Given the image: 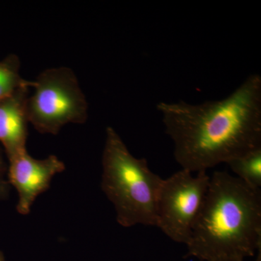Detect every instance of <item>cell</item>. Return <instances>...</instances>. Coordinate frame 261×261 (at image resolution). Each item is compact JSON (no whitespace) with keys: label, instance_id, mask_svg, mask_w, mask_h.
I'll return each mask as SVG.
<instances>
[{"label":"cell","instance_id":"1","mask_svg":"<svg viewBox=\"0 0 261 261\" xmlns=\"http://www.w3.org/2000/svg\"><path fill=\"white\" fill-rule=\"evenodd\" d=\"M173 155L183 169L206 171L261 147V76L249 75L229 95L190 104L156 106Z\"/></svg>","mask_w":261,"mask_h":261},{"label":"cell","instance_id":"2","mask_svg":"<svg viewBox=\"0 0 261 261\" xmlns=\"http://www.w3.org/2000/svg\"><path fill=\"white\" fill-rule=\"evenodd\" d=\"M186 246L185 258L253 256L261 248V190L250 188L226 171L213 173Z\"/></svg>","mask_w":261,"mask_h":261},{"label":"cell","instance_id":"3","mask_svg":"<svg viewBox=\"0 0 261 261\" xmlns=\"http://www.w3.org/2000/svg\"><path fill=\"white\" fill-rule=\"evenodd\" d=\"M101 189L114 206L116 221L124 228L156 226L163 178L145 159L133 155L113 127L106 128Z\"/></svg>","mask_w":261,"mask_h":261},{"label":"cell","instance_id":"4","mask_svg":"<svg viewBox=\"0 0 261 261\" xmlns=\"http://www.w3.org/2000/svg\"><path fill=\"white\" fill-rule=\"evenodd\" d=\"M27 99L29 123L41 134L56 135L68 123L84 124L89 105L74 72L68 67L43 70Z\"/></svg>","mask_w":261,"mask_h":261},{"label":"cell","instance_id":"5","mask_svg":"<svg viewBox=\"0 0 261 261\" xmlns=\"http://www.w3.org/2000/svg\"><path fill=\"white\" fill-rule=\"evenodd\" d=\"M210 183L207 171L182 169L163 179L158 202L157 224L168 238L186 245Z\"/></svg>","mask_w":261,"mask_h":261},{"label":"cell","instance_id":"6","mask_svg":"<svg viewBox=\"0 0 261 261\" xmlns=\"http://www.w3.org/2000/svg\"><path fill=\"white\" fill-rule=\"evenodd\" d=\"M8 163V181L18 193L16 209L23 216L29 214L36 199L48 190L53 177L65 169L64 163L54 154L36 159L27 150L17 154Z\"/></svg>","mask_w":261,"mask_h":261},{"label":"cell","instance_id":"7","mask_svg":"<svg viewBox=\"0 0 261 261\" xmlns=\"http://www.w3.org/2000/svg\"><path fill=\"white\" fill-rule=\"evenodd\" d=\"M29 87H23L0 99V144L7 159L27 150L29 123L27 99Z\"/></svg>","mask_w":261,"mask_h":261},{"label":"cell","instance_id":"8","mask_svg":"<svg viewBox=\"0 0 261 261\" xmlns=\"http://www.w3.org/2000/svg\"><path fill=\"white\" fill-rule=\"evenodd\" d=\"M230 169L247 186L254 190L261 188V147L230 160Z\"/></svg>","mask_w":261,"mask_h":261},{"label":"cell","instance_id":"9","mask_svg":"<svg viewBox=\"0 0 261 261\" xmlns=\"http://www.w3.org/2000/svg\"><path fill=\"white\" fill-rule=\"evenodd\" d=\"M20 66L17 55H8L0 61V99L23 87L32 88L33 81L25 80L20 75Z\"/></svg>","mask_w":261,"mask_h":261},{"label":"cell","instance_id":"10","mask_svg":"<svg viewBox=\"0 0 261 261\" xmlns=\"http://www.w3.org/2000/svg\"><path fill=\"white\" fill-rule=\"evenodd\" d=\"M5 152L0 147V201L8 198L9 195L10 185L8 178V167L5 160Z\"/></svg>","mask_w":261,"mask_h":261},{"label":"cell","instance_id":"11","mask_svg":"<svg viewBox=\"0 0 261 261\" xmlns=\"http://www.w3.org/2000/svg\"><path fill=\"white\" fill-rule=\"evenodd\" d=\"M214 261H244L243 259H239V258H224V259H220V260H216Z\"/></svg>","mask_w":261,"mask_h":261},{"label":"cell","instance_id":"12","mask_svg":"<svg viewBox=\"0 0 261 261\" xmlns=\"http://www.w3.org/2000/svg\"><path fill=\"white\" fill-rule=\"evenodd\" d=\"M0 261H5L4 254L1 250H0Z\"/></svg>","mask_w":261,"mask_h":261}]
</instances>
